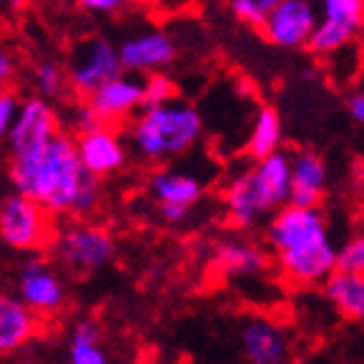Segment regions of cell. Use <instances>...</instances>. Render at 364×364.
Listing matches in <instances>:
<instances>
[{"label":"cell","mask_w":364,"mask_h":364,"mask_svg":"<svg viewBox=\"0 0 364 364\" xmlns=\"http://www.w3.org/2000/svg\"><path fill=\"white\" fill-rule=\"evenodd\" d=\"M266 243L276 253L284 279L294 286H321L339 268V245L318 208L294 203L279 208L268 218Z\"/></svg>","instance_id":"6da1fadb"},{"label":"cell","mask_w":364,"mask_h":364,"mask_svg":"<svg viewBox=\"0 0 364 364\" xmlns=\"http://www.w3.org/2000/svg\"><path fill=\"white\" fill-rule=\"evenodd\" d=\"M86 167L81 165L76 136L58 132L43 154L31 162L11 165V180L18 193L38 200L51 215L71 213Z\"/></svg>","instance_id":"7a4b0ae2"},{"label":"cell","mask_w":364,"mask_h":364,"mask_svg":"<svg viewBox=\"0 0 364 364\" xmlns=\"http://www.w3.org/2000/svg\"><path fill=\"white\" fill-rule=\"evenodd\" d=\"M205 119L195 104L175 97L157 107H142L129 124V144L147 162H167L190 152L203 136Z\"/></svg>","instance_id":"3957f363"},{"label":"cell","mask_w":364,"mask_h":364,"mask_svg":"<svg viewBox=\"0 0 364 364\" xmlns=\"http://www.w3.org/2000/svg\"><path fill=\"white\" fill-rule=\"evenodd\" d=\"M58 134L56 112L46 97H31L21 104L18 117L8 134V152H11V165L31 162L41 157L43 149L51 144Z\"/></svg>","instance_id":"277c9868"},{"label":"cell","mask_w":364,"mask_h":364,"mask_svg":"<svg viewBox=\"0 0 364 364\" xmlns=\"http://www.w3.org/2000/svg\"><path fill=\"white\" fill-rule=\"evenodd\" d=\"M51 213L38 200L16 193L0 203V238L11 248L36 250L51 240Z\"/></svg>","instance_id":"5b68a950"},{"label":"cell","mask_w":364,"mask_h":364,"mask_svg":"<svg viewBox=\"0 0 364 364\" xmlns=\"http://www.w3.org/2000/svg\"><path fill=\"white\" fill-rule=\"evenodd\" d=\"M124 71L119 56V46H114L107 38H91L84 41L74 48V56L68 63V86L81 99L91 97L99 86L112 81Z\"/></svg>","instance_id":"8992f818"},{"label":"cell","mask_w":364,"mask_h":364,"mask_svg":"<svg viewBox=\"0 0 364 364\" xmlns=\"http://www.w3.org/2000/svg\"><path fill=\"white\" fill-rule=\"evenodd\" d=\"M364 31V0H321V21L316 23L309 51L331 56L349 46Z\"/></svg>","instance_id":"52a82bcc"},{"label":"cell","mask_w":364,"mask_h":364,"mask_svg":"<svg viewBox=\"0 0 364 364\" xmlns=\"http://www.w3.org/2000/svg\"><path fill=\"white\" fill-rule=\"evenodd\" d=\"M56 256L71 271L94 273L112 261L114 240L104 228L79 223V225L66 228L56 238Z\"/></svg>","instance_id":"ba28073f"},{"label":"cell","mask_w":364,"mask_h":364,"mask_svg":"<svg viewBox=\"0 0 364 364\" xmlns=\"http://www.w3.org/2000/svg\"><path fill=\"white\" fill-rule=\"evenodd\" d=\"M147 190L152 200L157 203L159 218L170 225H177L188 218L193 205L200 203L203 198V180L193 172L180 170H157L149 175Z\"/></svg>","instance_id":"9c48e42d"},{"label":"cell","mask_w":364,"mask_h":364,"mask_svg":"<svg viewBox=\"0 0 364 364\" xmlns=\"http://www.w3.org/2000/svg\"><path fill=\"white\" fill-rule=\"evenodd\" d=\"M316 23L318 16L311 0H281L279 6L268 13L261 31L273 46L296 51V48L309 46Z\"/></svg>","instance_id":"30bf717a"},{"label":"cell","mask_w":364,"mask_h":364,"mask_svg":"<svg viewBox=\"0 0 364 364\" xmlns=\"http://www.w3.org/2000/svg\"><path fill=\"white\" fill-rule=\"evenodd\" d=\"M142 99H144L142 74L122 71L119 76H114L112 81L99 86L91 97H86V102L102 117L104 124L114 127L119 124V122L129 119V117H134L142 109Z\"/></svg>","instance_id":"8fae6325"},{"label":"cell","mask_w":364,"mask_h":364,"mask_svg":"<svg viewBox=\"0 0 364 364\" xmlns=\"http://www.w3.org/2000/svg\"><path fill=\"white\" fill-rule=\"evenodd\" d=\"M119 56L124 71L134 74H152L167 68L177 56V43L170 33L159 28H144L122 38Z\"/></svg>","instance_id":"7c38bea8"},{"label":"cell","mask_w":364,"mask_h":364,"mask_svg":"<svg viewBox=\"0 0 364 364\" xmlns=\"http://www.w3.org/2000/svg\"><path fill=\"white\" fill-rule=\"evenodd\" d=\"M240 352L248 364H289L291 339L273 318H248L240 329Z\"/></svg>","instance_id":"4fadbf2b"},{"label":"cell","mask_w":364,"mask_h":364,"mask_svg":"<svg viewBox=\"0 0 364 364\" xmlns=\"http://www.w3.org/2000/svg\"><path fill=\"white\" fill-rule=\"evenodd\" d=\"M250 185L256 190L268 215L291 203V154L279 149L263 159H256L248 170Z\"/></svg>","instance_id":"5bb4252c"},{"label":"cell","mask_w":364,"mask_h":364,"mask_svg":"<svg viewBox=\"0 0 364 364\" xmlns=\"http://www.w3.org/2000/svg\"><path fill=\"white\" fill-rule=\"evenodd\" d=\"M210 268L225 281H248L268 268V253L245 238H225L213 248Z\"/></svg>","instance_id":"9a60e30c"},{"label":"cell","mask_w":364,"mask_h":364,"mask_svg":"<svg viewBox=\"0 0 364 364\" xmlns=\"http://www.w3.org/2000/svg\"><path fill=\"white\" fill-rule=\"evenodd\" d=\"M18 299L36 314H53L63 306L66 291L61 279L46 261H28L18 276Z\"/></svg>","instance_id":"2e32d148"},{"label":"cell","mask_w":364,"mask_h":364,"mask_svg":"<svg viewBox=\"0 0 364 364\" xmlns=\"http://www.w3.org/2000/svg\"><path fill=\"white\" fill-rule=\"evenodd\" d=\"M76 149H79L81 165L97 177L114 175L127 162V144L112 129V124L79 134L76 136Z\"/></svg>","instance_id":"e0dca14e"},{"label":"cell","mask_w":364,"mask_h":364,"mask_svg":"<svg viewBox=\"0 0 364 364\" xmlns=\"http://www.w3.org/2000/svg\"><path fill=\"white\" fill-rule=\"evenodd\" d=\"M326 190V165L316 152L291 154V203L301 208H318Z\"/></svg>","instance_id":"ac0fdd59"},{"label":"cell","mask_w":364,"mask_h":364,"mask_svg":"<svg viewBox=\"0 0 364 364\" xmlns=\"http://www.w3.org/2000/svg\"><path fill=\"white\" fill-rule=\"evenodd\" d=\"M225 215H228V220H230V225L238 228V230H253V228L261 225L263 218H268L266 208H263L256 190L250 185L248 170L235 175L233 180L228 182Z\"/></svg>","instance_id":"d6986e66"},{"label":"cell","mask_w":364,"mask_h":364,"mask_svg":"<svg viewBox=\"0 0 364 364\" xmlns=\"http://www.w3.org/2000/svg\"><path fill=\"white\" fill-rule=\"evenodd\" d=\"M326 301L341 314L364 324V273L336 268L329 279L321 284Z\"/></svg>","instance_id":"ffe728a7"},{"label":"cell","mask_w":364,"mask_h":364,"mask_svg":"<svg viewBox=\"0 0 364 364\" xmlns=\"http://www.w3.org/2000/svg\"><path fill=\"white\" fill-rule=\"evenodd\" d=\"M38 314L21 299L0 296V354H8L13 349L23 347L38 329L36 321Z\"/></svg>","instance_id":"44dd1931"},{"label":"cell","mask_w":364,"mask_h":364,"mask_svg":"<svg viewBox=\"0 0 364 364\" xmlns=\"http://www.w3.org/2000/svg\"><path fill=\"white\" fill-rule=\"evenodd\" d=\"M284 142V129H281V117L273 107H261L248 127V139H245V152L256 162L268 154L279 152Z\"/></svg>","instance_id":"7402d4cb"},{"label":"cell","mask_w":364,"mask_h":364,"mask_svg":"<svg viewBox=\"0 0 364 364\" xmlns=\"http://www.w3.org/2000/svg\"><path fill=\"white\" fill-rule=\"evenodd\" d=\"M68 364H109L107 352L99 344V324L91 318H81L68 339Z\"/></svg>","instance_id":"603a6c76"},{"label":"cell","mask_w":364,"mask_h":364,"mask_svg":"<svg viewBox=\"0 0 364 364\" xmlns=\"http://www.w3.org/2000/svg\"><path fill=\"white\" fill-rule=\"evenodd\" d=\"M281 0H228V11L238 23L250 28H263L268 13L279 6Z\"/></svg>","instance_id":"cb8c5ba5"},{"label":"cell","mask_w":364,"mask_h":364,"mask_svg":"<svg viewBox=\"0 0 364 364\" xmlns=\"http://www.w3.org/2000/svg\"><path fill=\"white\" fill-rule=\"evenodd\" d=\"M33 79H36V86H38V91H41V97L53 99V97H61L63 84H66L68 74H63V68L58 66L56 61L43 58V61L36 63Z\"/></svg>","instance_id":"d4e9b609"},{"label":"cell","mask_w":364,"mask_h":364,"mask_svg":"<svg viewBox=\"0 0 364 364\" xmlns=\"http://www.w3.org/2000/svg\"><path fill=\"white\" fill-rule=\"evenodd\" d=\"M177 97V84L162 71H152L144 79V99L142 107H157V104L172 102Z\"/></svg>","instance_id":"484cf974"},{"label":"cell","mask_w":364,"mask_h":364,"mask_svg":"<svg viewBox=\"0 0 364 364\" xmlns=\"http://www.w3.org/2000/svg\"><path fill=\"white\" fill-rule=\"evenodd\" d=\"M99 200H102V177L91 175L86 170L84 180H81V188L74 198V205H71V215H89L91 210H97Z\"/></svg>","instance_id":"4316f807"},{"label":"cell","mask_w":364,"mask_h":364,"mask_svg":"<svg viewBox=\"0 0 364 364\" xmlns=\"http://www.w3.org/2000/svg\"><path fill=\"white\" fill-rule=\"evenodd\" d=\"M339 268L364 273V230L354 233L344 245H339Z\"/></svg>","instance_id":"83f0119b"},{"label":"cell","mask_w":364,"mask_h":364,"mask_svg":"<svg viewBox=\"0 0 364 364\" xmlns=\"http://www.w3.org/2000/svg\"><path fill=\"white\" fill-rule=\"evenodd\" d=\"M23 102H18V94L13 89H0V142L8 139L11 134V127L18 117V109H21Z\"/></svg>","instance_id":"f1b7e54d"},{"label":"cell","mask_w":364,"mask_h":364,"mask_svg":"<svg viewBox=\"0 0 364 364\" xmlns=\"http://www.w3.org/2000/svg\"><path fill=\"white\" fill-rule=\"evenodd\" d=\"M68 127L76 132V136H79V134H84V132H91V129H99V127H104V122H102V117L91 109V104L84 99L79 107L71 109V122H68Z\"/></svg>","instance_id":"f546056e"},{"label":"cell","mask_w":364,"mask_h":364,"mask_svg":"<svg viewBox=\"0 0 364 364\" xmlns=\"http://www.w3.org/2000/svg\"><path fill=\"white\" fill-rule=\"evenodd\" d=\"M76 6L81 11L99 13V16H114V13L124 11L127 0H76Z\"/></svg>","instance_id":"4dcf8cb0"},{"label":"cell","mask_w":364,"mask_h":364,"mask_svg":"<svg viewBox=\"0 0 364 364\" xmlns=\"http://www.w3.org/2000/svg\"><path fill=\"white\" fill-rule=\"evenodd\" d=\"M16 56H13V51L8 48L6 43H0V89H6V86L13 84V79H16Z\"/></svg>","instance_id":"1f68e13d"},{"label":"cell","mask_w":364,"mask_h":364,"mask_svg":"<svg viewBox=\"0 0 364 364\" xmlns=\"http://www.w3.org/2000/svg\"><path fill=\"white\" fill-rule=\"evenodd\" d=\"M347 112L354 122L364 124V91H354L352 97L347 99Z\"/></svg>","instance_id":"d6a6232c"},{"label":"cell","mask_w":364,"mask_h":364,"mask_svg":"<svg viewBox=\"0 0 364 364\" xmlns=\"http://www.w3.org/2000/svg\"><path fill=\"white\" fill-rule=\"evenodd\" d=\"M28 3H31V0H8V6H11L13 11H21V8H26Z\"/></svg>","instance_id":"836d02e7"},{"label":"cell","mask_w":364,"mask_h":364,"mask_svg":"<svg viewBox=\"0 0 364 364\" xmlns=\"http://www.w3.org/2000/svg\"><path fill=\"white\" fill-rule=\"evenodd\" d=\"M165 6H170V8H180L182 3H188V0H162Z\"/></svg>","instance_id":"e575fe53"}]
</instances>
